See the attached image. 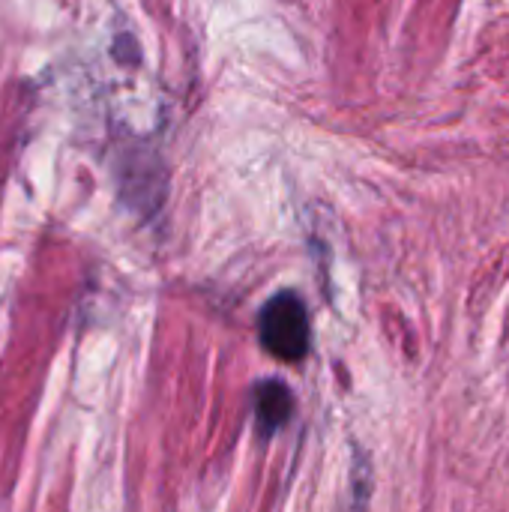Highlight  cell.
<instances>
[{"label": "cell", "mask_w": 509, "mask_h": 512, "mask_svg": "<svg viewBox=\"0 0 509 512\" xmlns=\"http://www.w3.org/2000/svg\"><path fill=\"white\" fill-rule=\"evenodd\" d=\"M255 414H258V423H261V432H276L288 417H291V396L282 384L270 381L258 390L255 396Z\"/></svg>", "instance_id": "cell-2"}, {"label": "cell", "mask_w": 509, "mask_h": 512, "mask_svg": "<svg viewBox=\"0 0 509 512\" xmlns=\"http://www.w3.org/2000/svg\"><path fill=\"white\" fill-rule=\"evenodd\" d=\"M261 342L282 363H297L306 357L309 342H312V330H309V312H306L300 297L279 294L264 306Z\"/></svg>", "instance_id": "cell-1"}]
</instances>
